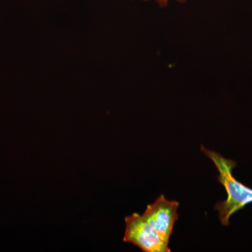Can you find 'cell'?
I'll list each match as a JSON object with an SVG mask.
<instances>
[{
	"label": "cell",
	"instance_id": "7a4b0ae2",
	"mask_svg": "<svg viewBox=\"0 0 252 252\" xmlns=\"http://www.w3.org/2000/svg\"><path fill=\"white\" fill-rule=\"evenodd\" d=\"M124 243H130L144 252H170L165 243L146 221L142 215L133 213L125 218Z\"/></svg>",
	"mask_w": 252,
	"mask_h": 252
},
{
	"label": "cell",
	"instance_id": "277c9868",
	"mask_svg": "<svg viewBox=\"0 0 252 252\" xmlns=\"http://www.w3.org/2000/svg\"><path fill=\"white\" fill-rule=\"evenodd\" d=\"M177 1L180 3H185L187 0H177ZM157 2L160 5V6H161V7H165L167 4H168V0H157Z\"/></svg>",
	"mask_w": 252,
	"mask_h": 252
},
{
	"label": "cell",
	"instance_id": "6da1fadb",
	"mask_svg": "<svg viewBox=\"0 0 252 252\" xmlns=\"http://www.w3.org/2000/svg\"><path fill=\"white\" fill-rule=\"evenodd\" d=\"M200 147L201 152L215 164L219 172L217 179L226 192V199L218 202L215 209L218 212L220 223L227 226L229 225L230 217L233 214L252 203V189L244 185L233 175L236 162L225 158L216 152L209 150L203 145Z\"/></svg>",
	"mask_w": 252,
	"mask_h": 252
},
{
	"label": "cell",
	"instance_id": "5b68a950",
	"mask_svg": "<svg viewBox=\"0 0 252 252\" xmlns=\"http://www.w3.org/2000/svg\"><path fill=\"white\" fill-rule=\"evenodd\" d=\"M142 1H148V0H142Z\"/></svg>",
	"mask_w": 252,
	"mask_h": 252
},
{
	"label": "cell",
	"instance_id": "3957f363",
	"mask_svg": "<svg viewBox=\"0 0 252 252\" xmlns=\"http://www.w3.org/2000/svg\"><path fill=\"white\" fill-rule=\"evenodd\" d=\"M179 206L178 202L167 200L165 195H160L153 203L147 205L142 215L152 229L168 244L178 220Z\"/></svg>",
	"mask_w": 252,
	"mask_h": 252
}]
</instances>
